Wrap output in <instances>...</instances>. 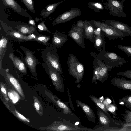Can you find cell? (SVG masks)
Listing matches in <instances>:
<instances>
[{"mask_svg": "<svg viewBox=\"0 0 131 131\" xmlns=\"http://www.w3.org/2000/svg\"><path fill=\"white\" fill-rule=\"evenodd\" d=\"M29 20H30L29 21V23L32 26H35V21L32 19H30Z\"/></svg>", "mask_w": 131, "mask_h": 131, "instance_id": "cell-44", "label": "cell"}, {"mask_svg": "<svg viewBox=\"0 0 131 131\" xmlns=\"http://www.w3.org/2000/svg\"><path fill=\"white\" fill-rule=\"evenodd\" d=\"M9 57L12 60L15 67L19 70L24 74L27 73V70L25 66L22 61L15 57L12 53L9 54Z\"/></svg>", "mask_w": 131, "mask_h": 131, "instance_id": "cell-23", "label": "cell"}, {"mask_svg": "<svg viewBox=\"0 0 131 131\" xmlns=\"http://www.w3.org/2000/svg\"><path fill=\"white\" fill-rule=\"evenodd\" d=\"M107 2H103L105 8L109 11V13L114 16L124 18L127 15L123 11L124 3L125 0H107Z\"/></svg>", "mask_w": 131, "mask_h": 131, "instance_id": "cell-5", "label": "cell"}, {"mask_svg": "<svg viewBox=\"0 0 131 131\" xmlns=\"http://www.w3.org/2000/svg\"><path fill=\"white\" fill-rule=\"evenodd\" d=\"M94 131H122V127L119 128L117 127L102 126L98 127Z\"/></svg>", "mask_w": 131, "mask_h": 131, "instance_id": "cell-34", "label": "cell"}, {"mask_svg": "<svg viewBox=\"0 0 131 131\" xmlns=\"http://www.w3.org/2000/svg\"><path fill=\"white\" fill-rule=\"evenodd\" d=\"M1 89V92L4 96L5 100L7 101L9 100V99L7 97V95L6 90L4 85L1 82L0 84Z\"/></svg>", "mask_w": 131, "mask_h": 131, "instance_id": "cell-41", "label": "cell"}, {"mask_svg": "<svg viewBox=\"0 0 131 131\" xmlns=\"http://www.w3.org/2000/svg\"><path fill=\"white\" fill-rule=\"evenodd\" d=\"M44 22L45 21H43L40 23L37 26L38 28L41 31H46L51 33L48 30V28L46 26Z\"/></svg>", "mask_w": 131, "mask_h": 131, "instance_id": "cell-40", "label": "cell"}, {"mask_svg": "<svg viewBox=\"0 0 131 131\" xmlns=\"http://www.w3.org/2000/svg\"><path fill=\"white\" fill-rule=\"evenodd\" d=\"M111 100L108 98H106L103 102V103L105 106L111 104Z\"/></svg>", "mask_w": 131, "mask_h": 131, "instance_id": "cell-43", "label": "cell"}, {"mask_svg": "<svg viewBox=\"0 0 131 131\" xmlns=\"http://www.w3.org/2000/svg\"><path fill=\"white\" fill-rule=\"evenodd\" d=\"M97 56L107 66L112 68L122 66L127 63L124 58L118 56L116 53L102 50Z\"/></svg>", "mask_w": 131, "mask_h": 131, "instance_id": "cell-3", "label": "cell"}, {"mask_svg": "<svg viewBox=\"0 0 131 131\" xmlns=\"http://www.w3.org/2000/svg\"><path fill=\"white\" fill-rule=\"evenodd\" d=\"M4 5L22 16L32 19L26 10L23 9L16 0H1Z\"/></svg>", "mask_w": 131, "mask_h": 131, "instance_id": "cell-10", "label": "cell"}, {"mask_svg": "<svg viewBox=\"0 0 131 131\" xmlns=\"http://www.w3.org/2000/svg\"><path fill=\"white\" fill-rule=\"evenodd\" d=\"M76 103L77 106L80 107L85 114L87 119L92 122L95 123L96 116L93 111L87 104L79 100L76 99Z\"/></svg>", "mask_w": 131, "mask_h": 131, "instance_id": "cell-15", "label": "cell"}, {"mask_svg": "<svg viewBox=\"0 0 131 131\" xmlns=\"http://www.w3.org/2000/svg\"><path fill=\"white\" fill-rule=\"evenodd\" d=\"M66 1V0H64L47 5L46 6L45 9H43L41 11L40 15L43 18H46L48 17L55 11L57 7L59 5Z\"/></svg>", "mask_w": 131, "mask_h": 131, "instance_id": "cell-21", "label": "cell"}, {"mask_svg": "<svg viewBox=\"0 0 131 131\" xmlns=\"http://www.w3.org/2000/svg\"><path fill=\"white\" fill-rule=\"evenodd\" d=\"M125 113H121L124 120V123H131V111L125 109Z\"/></svg>", "mask_w": 131, "mask_h": 131, "instance_id": "cell-35", "label": "cell"}, {"mask_svg": "<svg viewBox=\"0 0 131 131\" xmlns=\"http://www.w3.org/2000/svg\"><path fill=\"white\" fill-rule=\"evenodd\" d=\"M90 54L94 58L93 61V72L92 82V83H95V84L96 85L97 84L96 80H97L99 75L100 67L97 61L96 54L94 52H91Z\"/></svg>", "mask_w": 131, "mask_h": 131, "instance_id": "cell-24", "label": "cell"}, {"mask_svg": "<svg viewBox=\"0 0 131 131\" xmlns=\"http://www.w3.org/2000/svg\"><path fill=\"white\" fill-rule=\"evenodd\" d=\"M112 97L113 102V104H110L108 105H105L106 109L108 111H109L112 113L116 117V111L118 109L117 105L115 104V101L113 98Z\"/></svg>", "mask_w": 131, "mask_h": 131, "instance_id": "cell-32", "label": "cell"}, {"mask_svg": "<svg viewBox=\"0 0 131 131\" xmlns=\"http://www.w3.org/2000/svg\"><path fill=\"white\" fill-rule=\"evenodd\" d=\"M8 34L12 37L19 40H27V36L24 35L20 32L11 31L8 32Z\"/></svg>", "mask_w": 131, "mask_h": 131, "instance_id": "cell-30", "label": "cell"}, {"mask_svg": "<svg viewBox=\"0 0 131 131\" xmlns=\"http://www.w3.org/2000/svg\"><path fill=\"white\" fill-rule=\"evenodd\" d=\"M117 74L119 76H123L127 78L131 79V69L117 72Z\"/></svg>", "mask_w": 131, "mask_h": 131, "instance_id": "cell-39", "label": "cell"}, {"mask_svg": "<svg viewBox=\"0 0 131 131\" xmlns=\"http://www.w3.org/2000/svg\"><path fill=\"white\" fill-rule=\"evenodd\" d=\"M22 2L30 12L35 13L34 2L33 0H21Z\"/></svg>", "mask_w": 131, "mask_h": 131, "instance_id": "cell-33", "label": "cell"}, {"mask_svg": "<svg viewBox=\"0 0 131 131\" xmlns=\"http://www.w3.org/2000/svg\"><path fill=\"white\" fill-rule=\"evenodd\" d=\"M111 84L114 86L123 90L131 91V80L125 78L114 77L112 79Z\"/></svg>", "mask_w": 131, "mask_h": 131, "instance_id": "cell-14", "label": "cell"}, {"mask_svg": "<svg viewBox=\"0 0 131 131\" xmlns=\"http://www.w3.org/2000/svg\"><path fill=\"white\" fill-rule=\"evenodd\" d=\"M104 35L102 32L101 35L95 36V39L93 45L94 47L98 50L99 52L102 50H105V45L106 42Z\"/></svg>", "mask_w": 131, "mask_h": 131, "instance_id": "cell-22", "label": "cell"}, {"mask_svg": "<svg viewBox=\"0 0 131 131\" xmlns=\"http://www.w3.org/2000/svg\"><path fill=\"white\" fill-rule=\"evenodd\" d=\"M25 61L30 69L32 74L34 76L37 75L36 66L37 65L36 59L30 52L27 51Z\"/></svg>", "mask_w": 131, "mask_h": 131, "instance_id": "cell-18", "label": "cell"}, {"mask_svg": "<svg viewBox=\"0 0 131 131\" xmlns=\"http://www.w3.org/2000/svg\"><path fill=\"white\" fill-rule=\"evenodd\" d=\"M67 64L69 74L76 79L75 83H79L82 80L84 74L85 68L83 65L72 53L69 55Z\"/></svg>", "mask_w": 131, "mask_h": 131, "instance_id": "cell-1", "label": "cell"}, {"mask_svg": "<svg viewBox=\"0 0 131 131\" xmlns=\"http://www.w3.org/2000/svg\"><path fill=\"white\" fill-rule=\"evenodd\" d=\"M50 38L49 37L46 36L40 35L36 36L35 38L33 40L45 43L49 40Z\"/></svg>", "mask_w": 131, "mask_h": 131, "instance_id": "cell-38", "label": "cell"}, {"mask_svg": "<svg viewBox=\"0 0 131 131\" xmlns=\"http://www.w3.org/2000/svg\"><path fill=\"white\" fill-rule=\"evenodd\" d=\"M7 95L12 103L14 104L17 103L20 99L18 93L13 90H10L8 92Z\"/></svg>", "mask_w": 131, "mask_h": 131, "instance_id": "cell-31", "label": "cell"}, {"mask_svg": "<svg viewBox=\"0 0 131 131\" xmlns=\"http://www.w3.org/2000/svg\"><path fill=\"white\" fill-rule=\"evenodd\" d=\"M117 47L124 52L128 56L131 57V46H124L118 45Z\"/></svg>", "mask_w": 131, "mask_h": 131, "instance_id": "cell-36", "label": "cell"}, {"mask_svg": "<svg viewBox=\"0 0 131 131\" xmlns=\"http://www.w3.org/2000/svg\"><path fill=\"white\" fill-rule=\"evenodd\" d=\"M84 20H81L78 21L76 24V25L79 27L84 29Z\"/></svg>", "mask_w": 131, "mask_h": 131, "instance_id": "cell-42", "label": "cell"}, {"mask_svg": "<svg viewBox=\"0 0 131 131\" xmlns=\"http://www.w3.org/2000/svg\"><path fill=\"white\" fill-rule=\"evenodd\" d=\"M16 27L19 31L24 34H30L36 30L35 28L33 26L21 25L16 26Z\"/></svg>", "mask_w": 131, "mask_h": 131, "instance_id": "cell-25", "label": "cell"}, {"mask_svg": "<svg viewBox=\"0 0 131 131\" xmlns=\"http://www.w3.org/2000/svg\"><path fill=\"white\" fill-rule=\"evenodd\" d=\"M56 48L54 47L51 53L48 52L47 53L46 58L47 61L63 76L61 64L59 61V57L56 52Z\"/></svg>", "mask_w": 131, "mask_h": 131, "instance_id": "cell-12", "label": "cell"}, {"mask_svg": "<svg viewBox=\"0 0 131 131\" xmlns=\"http://www.w3.org/2000/svg\"><path fill=\"white\" fill-rule=\"evenodd\" d=\"M45 94L54 103L60 108L63 110L62 112L65 114H70L73 115V113L71 111V110L68 106V104L58 98L54 95L51 93L46 90L45 91Z\"/></svg>", "mask_w": 131, "mask_h": 131, "instance_id": "cell-11", "label": "cell"}, {"mask_svg": "<svg viewBox=\"0 0 131 131\" xmlns=\"http://www.w3.org/2000/svg\"><path fill=\"white\" fill-rule=\"evenodd\" d=\"M49 75L51 78L55 89L57 91L65 92L63 78L61 73L53 67L48 61Z\"/></svg>", "mask_w": 131, "mask_h": 131, "instance_id": "cell-6", "label": "cell"}, {"mask_svg": "<svg viewBox=\"0 0 131 131\" xmlns=\"http://www.w3.org/2000/svg\"><path fill=\"white\" fill-rule=\"evenodd\" d=\"M104 23L131 36V27L126 24L117 20H106Z\"/></svg>", "mask_w": 131, "mask_h": 131, "instance_id": "cell-16", "label": "cell"}, {"mask_svg": "<svg viewBox=\"0 0 131 131\" xmlns=\"http://www.w3.org/2000/svg\"><path fill=\"white\" fill-rule=\"evenodd\" d=\"M89 97L94 103L105 113L110 116H111L107 110L105 105L99 99V98L92 95H90Z\"/></svg>", "mask_w": 131, "mask_h": 131, "instance_id": "cell-28", "label": "cell"}, {"mask_svg": "<svg viewBox=\"0 0 131 131\" xmlns=\"http://www.w3.org/2000/svg\"><path fill=\"white\" fill-rule=\"evenodd\" d=\"M97 63L100 67V69L97 80L103 83L108 77V71H111L112 68L107 66L104 62L99 58L96 54Z\"/></svg>", "mask_w": 131, "mask_h": 131, "instance_id": "cell-13", "label": "cell"}, {"mask_svg": "<svg viewBox=\"0 0 131 131\" xmlns=\"http://www.w3.org/2000/svg\"><path fill=\"white\" fill-rule=\"evenodd\" d=\"M88 4V7L97 12H99L105 8L102 4L98 1L90 2Z\"/></svg>", "mask_w": 131, "mask_h": 131, "instance_id": "cell-27", "label": "cell"}, {"mask_svg": "<svg viewBox=\"0 0 131 131\" xmlns=\"http://www.w3.org/2000/svg\"><path fill=\"white\" fill-rule=\"evenodd\" d=\"M12 112L17 117L22 121L26 122H30V121L29 119L26 118L15 109L14 110V111H12Z\"/></svg>", "mask_w": 131, "mask_h": 131, "instance_id": "cell-37", "label": "cell"}, {"mask_svg": "<svg viewBox=\"0 0 131 131\" xmlns=\"http://www.w3.org/2000/svg\"><path fill=\"white\" fill-rule=\"evenodd\" d=\"M68 40V36L64 34L56 31L53 33L52 42L53 46L59 48Z\"/></svg>", "mask_w": 131, "mask_h": 131, "instance_id": "cell-17", "label": "cell"}, {"mask_svg": "<svg viewBox=\"0 0 131 131\" xmlns=\"http://www.w3.org/2000/svg\"><path fill=\"white\" fill-rule=\"evenodd\" d=\"M63 120V122L54 121L50 125L40 127L39 129L41 130L49 131L90 130V129L82 128L71 123L68 125L67 121Z\"/></svg>", "mask_w": 131, "mask_h": 131, "instance_id": "cell-4", "label": "cell"}, {"mask_svg": "<svg viewBox=\"0 0 131 131\" xmlns=\"http://www.w3.org/2000/svg\"><path fill=\"white\" fill-rule=\"evenodd\" d=\"M119 104L122 106H125L131 111V95L126 96L119 100Z\"/></svg>", "mask_w": 131, "mask_h": 131, "instance_id": "cell-29", "label": "cell"}, {"mask_svg": "<svg viewBox=\"0 0 131 131\" xmlns=\"http://www.w3.org/2000/svg\"><path fill=\"white\" fill-rule=\"evenodd\" d=\"M94 28L91 24L90 21L86 20H84V37L93 42H94L95 39V36L94 32Z\"/></svg>", "mask_w": 131, "mask_h": 131, "instance_id": "cell-19", "label": "cell"}, {"mask_svg": "<svg viewBox=\"0 0 131 131\" xmlns=\"http://www.w3.org/2000/svg\"><path fill=\"white\" fill-rule=\"evenodd\" d=\"M90 21L94 28H100L110 40L129 36L128 34L123 32L104 23L93 19H91Z\"/></svg>", "mask_w": 131, "mask_h": 131, "instance_id": "cell-2", "label": "cell"}, {"mask_svg": "<svg viewBox=\"0 0 131 131\" xmlns=\"http://www.w3.org/2000/svg\"><path fill=\"white\" fill-rule=\"evenodd\" d=\"M97 114L99 123L102 126L117 127H122L121 124V121L115 119L105 113L99 107H97Z\"/></svg>", "mask_w": 131, "mask_h": 131, "instance_id": "cell-8", "label": "cell"}, {"mask_svg": "<svg viewBox=\"0 0 131 131\" xmlns=\"http://www.w3.org/2000/svg\"><path fill=\"white\" fill-rule=\"evenodd\" d=\"M6 74L9 82L21 97L24 99L25 97L23 90L18 81L9 73L6 72Z\"/></svg>", "mask_w": 131, "mask_h": 131, "instance_id": "cell-20", "label": "cell"}, {"mask_svg": "<svg viewBox=\"0 0 131 131\" xmlns=\"http://www.w3.org/2000/svg\"><path fill=\"white\" fill-rule=\"evenodd\" d=\"M81 14V11L79 8H72L58 16L52 22V24L54 26L68 21L76 17L80 16Z\"/></svg>", "mask_w": 131, "mask_h": 131, "instance_id": "cell-9", "label": "cell"}, {"mask_svg": "<svg viewBox=\"0 0 131 131\" xmlns=\"http://www.w3.org/2000/svg\"><path fill=\"white\" fill-rule=\"evenodd\" d=\"M84 29L77 25L74 23L68 34L70 37L79 46L85 49L86 46L84 41Z\"/></svg>", "mask_w": 131, "mask_h": 131, "instance_id": "cell-7", "label": "cell"}, {"mask_svg": "<svg viewBox=\"0 0 131 131\" xmlns=\"http://www.w3.org/2000/svg\"><path fill=\"white\" fill-rule=\"evenodd\" d=\"M33 98L35 109L37 113L42 117L43 115V111L42 105L39 100L36 96L33 95Z\"/></svg>", "mask_w": 131, "mask_h": 131, "instance_id": "cell-26", "label": "cell"}]
</instances>
